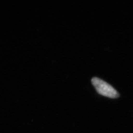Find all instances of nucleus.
Here are the masks:
<instances>
[{
	"instance_id": "1",
	"label": "nucleus",
	"mask_w": 133,
	"mask_h": 133,
	"mask_svg": "<svg viewBox=\"0 0 133 133\" xmlns=\"http://www.w3.org/2000/svg\"><path fill=\"white\" fill-rule=\"evenodd\" d=\"M91 81L96 90L100 95L110 98H116L119 97L117 91L105 81L98 77H93Z\"/></svg>"
}]
</instances>
